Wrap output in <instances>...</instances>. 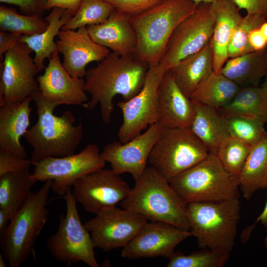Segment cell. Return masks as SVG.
I'll return each instance as SVG.
<instances>
[{
	"mask_svg": "<svg viewBox=\"0 0 267 267\" xmlns=\"http://www.w3.org/2000/svg\"><path fill=\"white\" fill-rule=\"evenodd\" d=\"M148 68L134 55L110 52L96 67L87 70L84 89L91 98L85 108L91 110L99 104L101 119L108 124L114 109V97L121 95L127 101L137 94L143 86Z\"/></svg>",
	"mask_w": 267,
	"mask_h": 267,
	"instance_id": "6da1fadb",
	"label": "cell"
},
{
	"mask_svg": "<svg viewBox=\"0 0 267 267\" xmlns=\"http://www.w3.org/2000/svg\"><path fill=\"white\" fill-rule=\"evenodd\" d=\"M31 96L36 103L38 119L23 136L33 148L32 165L48 157L74 154L83 139L82 124L75 125V117L69 111L60 116L55 115L53 111L59 105L45 100L40 90Z\"/></svg>",
	"mask_w": 267,
	"mask_h": 267,
	"instance_id": "7a4b0ae2",
	"label": "cell"
},
{
	"mask_svg": "<svg viewBox=\"0 0 267 267\" xmlns=\"http://www.w3.org/2000/svg\"><path fill=\"white\" fill-rule=\"evenodd\" d=\"M196 6L192 0H164L131 17L137 37L134 56L149 67L159 64L173 32Z\"/></svg>",
	"mask_w": 267,
	"mask_h": 267,
	"instance_id": "3957f363",
	"label": "cell"
},
{
	"mask_svg": "<svg viewBox=\"0 0 267 267\" xmlns=\"http://www.w3.org/2000/svg\"><path fill=\"white\" fill-rule=\"evenodd\" d=\"M186 204L168 182L151 166L147 167L128 196L121 202L124 209L148 221L163 222L190 230Z\"/></svg>",
	"mask_w": 267,
	"mask_h": 267,
	"instance_id": "277c9868",
	"label": "cell"
},
{
	"mask_svg": "<svg viewBox=\"0 0 267 267\" xmlns=\"http://www.w3.org/2000/svg\"><path fill=\"white\" fill-rule=\"evenodd\" d=\"M241 208L239 198L188 203L187 218L198 246L230 253L235 245Z\"/></svg>",
	"mask_w": 267,
	"mask_h": 267,
	"instance_id": "5b68a950",
	"label": "cell"
},
{
	"mask_svg": "<svg viewBox=\"0 0 267 267\" xmlns=\"http://www.w3.org/2000/svg\"><path fill=\"white\" fill-rule=\"evenodd\" d=\"M52 180L31 192L23 207L10 219L0 235L2 254L10 267H19L33 252L35 242L49 216L47 208Z\"/></svg>",
	"mask_w": 267,
	"mask_h": 267,
	"instance_id": "8992f818",
	"label": "cell"
},
{
	"mask_svg": "<svg viewBox=\"0 0 267 267\" xmlns=\"http://www.w3.org/2000/svg\"><path fill=\"white\" fill-rule=\"evenodd\" d=\"M170 183L186 204L240 197L238 177L226 170L216 155L210 153L174 177Z\"/></svg>",
	"mask_w": 267,
	"mask_h": 267,
	"instance_id": "52a82bcc",
	"label": "cell"
},
{
	"mask_svg": "<svg viewBox=\"0 0 267 267\" xmlns=\"http://www.w3.org/2000/svg\"><path fill=\"white\" fill-rule=\"evenodd\" d=\"M209 154L206 146L189 128H164L148 162L170 182Z\"/></svg>",
	"mask_w": 267,
	"mask_h": 267,
	"instance_id": "ba28073f",
	"label": "cell"
},
{
	"mask_svg": "<svg viewBox=\"0 0 267 267\" xmlns=\"http://www.w3.org/2000/svg\"><path fill=\"white\" fill-rule=\"evenodd\" d=\"M63 196L66 212L60 215L57 230L47 240L48 251L56 260L68 267L83 262L90 267H99L91 235L81 223L77 201L70 188Z\"/></svg>",
	"mask_w": 267,
	"mask_h": 267,
	"instance_id": "9c48e42d",
	"label": "cell"
},
{
	"mask_svg": "<svg viewBox=\"0 0 267 267\" xmlns=\"http://www.w3.org/2000/svg\"><path fill=\"white\" fill-rule=\"evenodd\" d=\"M105 162L98 146L89 144L78 154L48 157L33 164L31 177L36 181L52 180L51 190L64 196L78 179L104 168Z\"/></svg>",
	"mask_w": 267,
	"mask_h": 267,
	"instance_id": "30bf717a",
	"label": "cell"
},
{
	"mask_svg": "<svg viewBox=\"0 0 267 267\" xmlns=\"http://www.w3.org/2000/svg\"><path fill=\"white\" fill-rule=\"evenodd\" d=\"M167 70L161 63L149 66L139 92L129 100L118 102L123 115V123L117 134L121 142L129 141L148 126L158 122V88Z\"/></svg>",
	"mask_w": 267,
	"mask_h": 267,
	"instance_id": "8fae6325",
	"label": "cell"
},
{
	"mask_svg": "<svg viewBox=\"0 0 267 267\" xmlns=\"http://www.w3.org/2000/svg\"><path fill=\"white\" fill-rule=\"evenodd\" d=\"M215 15L212 4L201 2L182 20L171 36L160 63L169 70L203 48L212 39Z\"/></svg>",
	"mask_w": 267,
	"mask_h": 267,
	"instance_id": "7c38bea8",
	"label": "cell"
},
{
	"mask_svg": "<svg viewBox=\"0 0 267 267\" xmlns=\"http://www.w3.org/2000/svg\"><path fill=\"white\" fill-rule=\"evenodd\" d=\"M33 50L21 41L13 45L0 62V107L23 102L39 90V73L31 56Z\"/></svg>",
	"mask_w": 267,
	"mask_h": 267,
	"instance_id": "4fadbf2b",
	"label": "cell"
},
{
	"mask_svg": "<svg viewBox=\"0 0 267 267\" xmlns=\"http://www.w3.org/2000/svg\"><path fill=\"white\" fill-rule=\"evenodd\" d=\"M73 186L72 192L76 201L86 211L95 215L115 207L131 190L120 175L104 168L81 177Z\"/></svg>",
	"mask_w": 267,
	"mask_h": 267,
	"instance_id": "5bb4252c",
	"label": "cell"
},
{
	"mask_svg": "<svg viewBox=\"0 0 267 267\" xmlns=\"http://www.w3.org/2000/svg\"><path fill=\"white\" fill-rule=\"evenodd\" d=\"M148 221L140 214L115 206L99 213L84 225L91 233L94 247L108 252L125 246Z\"/></svg>",
	"mask_w": 267,
	"mask_h": 267,
	"instance_id": "9a60e30c",
	"label": "cell"
},
{
	"mask_svg": "<svg viewBox=\"0 0 267 267\" xmlns=\"http://www.w3.org/2000/svg\"><path fill=\"white\" fill-rule=\"evenodd\" d=\"M163 129L159 122L151 125L144 133L126 143L113 141L106 144L100 155L116 173H130L136 181L147 167L149 155Z\"/></svg>",
	"mask_w": 267,
	"mask_h": 267,
	"instance_id": "2e32d148",
	"label": "cell"
},
{
	"mask_svg": "<svg viewBox=\"0 0 267 267\" xmlns=\"http://www.w3.org/2000/svg\"><path fill=\"white\" fill-rule=\"evenodd\" d=\"M192 236L188 229L163 222H147L123 247L121 256L129 259L157 257L169 258L180 242Z\"/></svg>",
	"mask_w": 267,
	"mask_h": 267,
	"instance_id": "e0dca14e",
	"label": "cell"
},
{
	"mask_svg": "<svg viewBox=\"0 0 267 267\" xmlns=\"http://www.w3.org/2000/svg\"><path fill=\"white\" fill-rule=\"evenodd\" d=\"M57 37L58 52L63 56L62 65L73 77L83 78L89 63L100 62L110 53L108 48L92 39L87 27L75 30H61Z\"/></svg>",
	"mask_w": 267,
	"mask_h": 267,
	"instance_id": "ac0fdd59",
	"label": "cell"
},
{
	"mask_svg": "<svg viewBox=\"0 0 267 267\" xmlns=\"http://www.w3.org/2000/svg\"><path fill=\"white\" fill-rule=\"evenodd\" d=\"M48 59L44 74L37 78L41 95L59 105H81L85 108L89 100L84 89L85 80L73 77L66 71L58 52L53 53Z\"/></svg>",
	"mask_w": 267,
	"mask_h": 267,
	"instance_id": "d6986e66",
	"label": "cell"
},
{
	"mask_svg": "<svg viewBox=\"0 0 267 267\" xmlns=\"http://www.w3.org/2000/svg\"><path fill=\"white\" fill-rule=\"evenodd\" d=\"M158 121L164 128H189L195 114L192 100L186 96L168 70L158 88Z\"/></svg>",
	"mask_w": 267,
	"mask_h": 267,
	"instance_id": "ffe728a7",
	"label": "cell"
},
{
	"mask_svg": "<svg viewBox=\"0 0 267 267\" xmlns=\"http://www.w3.org/2000/svg\"><path fill=\"white\" fill-rule=\"evenodd\" d=\"M131 17L114 10L103 23L87 28L92 39L97 44L120 55H133L137 37Z\"/></svg>",
	"mask_w": 267,
	"mask_h": 267,
	"instance_id": "44dd1931",
	"label": "cell"
},
{
	"mask_svg": "<svg viewBox=\"0 0 267 267\" xmlns=\"http://www.w3.org/2000/svg\"><path fill=\"white\" fill-rule=\"evenodd\" d=\"M32 96L23 102L4 105L0 108V151L26 158L27 152L20 138L30 126Z\"/></svg>",
	"mask_w": 267,
	"mask_h": 267,
	"instance_id": "7402d4cb",
	"label": "cell"
},
{
	"mask_svg": "<svg viewBox=\"0 0 267 267\" xmlns=\"http://www.w3.org/2000/svg\"><path fill=\"white\" fill-rule=\"evenodd\" d=\"M211 4L215 15L212 38L214 71L220 73L228 59V46L231 36L243 16L233 0H216Z\"/></svg>",
	"mask_w": 267,
	"mask_h": 267,
	"instance_id": "603a6c76",
	"label": "cell"
},
{
	"mask_svg": "<svg viewBox=\"0 0 267 267\" xmlns=\"http://www.w3.org/2000/svg\"><path fill=\"white\" fill-rule=\"evenodd\" d=\"M169 70L182 91L190 98L200 84L214 71L212 39L201 50L183 58Z\"/></svg>",
	"mask_w": 267,
	"mask_h": 267,
	"instance_id": "cb8c5ba5",
	"label": "cell"
},
{
	"mask_svg": "<svg viewBox=\"0 0 267 267\" xmlns=\"http://www.w3.org/2000/svg\"><path fill=\"white\" fill-rule=\"evenodd\" d=\"M192 101L195 114L189 129L209 153L216 155L222 142L230 136L224 117L218 109Z\"/></svg>",
	"mask_w": 267,
	"mask_h": 267,
	"instance_id": "d4e9b609",
	"label": "cell"
},
{
	"mask_svg": "<svg viewBox=\"0 0 267 267\" xmlns=\"http://www.w3.org/2000/svg\"><path fill=\"white\" fill-rule=\"evenodd\" d=\"M72 16L68 10L54 7L44 18L48 22V25L44 31L31 36H22L21 41L25 43L35 53L34 61L39 72L45 68L44 65V59H49L53 53L58 52L54 38Z\"/></svg>",
	"mask_w": 267,
	"mask_h": 267,
	"instance_id": "484cf974",
	"label": "cell"
},
{
	"mask_svg": "<svg viewBox=\"0 0 267 267\" xmlns=\"http://www.w3.org/2000/svg\"><path fill=\"white\" fill-rule=\"evenodd\" d=\"M221 73L240 87L258 86L267 73V47L228 58Z\"/></svg>",
	"mask_w": 267,
	"mask_h": 267,
	"instance_id": "4316f807",
	"label": "cell"
},
{
	"mask_svg": "<svg viewBox=\"0 0 267 267\" xmlns=\"http://www.w3.org/2000/svg\"><path fill=\"white\" fill-rule=\"evenodd\" d=\"M238 178L246 200L259 189L267 188V136L252 146Z\"/></svg>",
	"mask_w": 267,
	"mask_h": 267,
	"instance_id": "83f0119b",
	"label": "cell"
},
{
	"mask_svg": "<svg viewBox=\"0 0 267 267\" xmlns=\"http://www.w3.org/2000/svg\"><path fill=\"white\" fill-rule=\"evenodd\" d=\"M36 182L30 168L0 176V209L7 211L10 219L24 205Z\"/></svg>",
	"mask_w": 267,
	"mask_h": 267,
	"instance_id": "f1b7e54d",
	"label": "cell"
},
{
	"mask_svg": "<svg viewBox=\"0 0 267 267\" xmlns=\"http://www.w3.org/2000/svg\"><path fill=\"white\" fill-rule=\"evenodd\" d=\"M240 87L227 77L214 71L200 84L190 98L207 106L219 109L229 104Z\"/></svg>",
	"mask_w": 267,
	"mask_h": 267,
	"instance_id": "f546056e",
	"label": "cell"
},
{
	"mask_svg": "<svg viewBox=\"0 0 267 267\" xmlns=\"http://www.w3.org/2000/svg\"><path fill=\"white\" fill-rule=\"evenodd\" d=\"M217 109L223 116H248L267 124V92L262 87H241L229 104Z\"/></svg>",
	"mask_w": 267,
	"mask_h": 267,
	"instance_id": "4dcf8cb0",
	"label": "cell"
},
{
	"mask_svg": "<svg viewBox=\"0 0 267 267\" xmlns=\"http://www.w3.org/2000/svg\"><path fill=\"white\" fill-rule=\"evenodd\" d=\"M48 25L41 16L19 14L12 7L0 5V30L31 36L44 31Z\"/></svg>",
	"mask_w": 267,
	"mask_h": 267,
	"instance_id": "1f68e13d",
	"label": "cell"
},
{
	"mask_svg": "<svg viewBox=\"0 0 267 267\" xmlns=\"http://www.w3.org/2000/svg\"><path fill=\"white\" fill-rule=\"evenodd\" d=\"M114 10L111 4L103 0H81L77 12L61 30H75L81 27L101 24Z\"/></svg>",
	"mask_w": 267,
	"mask_h": 267,
	"instance_id": "d6a6232c",
	"label": "cell"
},
{
	"mask_svg": "<svg viewBox=\"0 0 267 267\" xmlns=\"http://www.w3.org/2000/svg\"><path fill=\"white\" fill-rule=\"evenodd\" d=\"M223 116L230 136L252 146L267 136L265 124L260 120L241 115Z\"/></svg>",
	"mask_w": 267,
	"mask_h": 267,
	"instance_id": "836d02e7",
	"label": "cell"
},
{
	"mask_svg": "<svg viewBox=\"0 0 267 267\" xmlns=\"http://www.w3.org/2000/svg\"><path fill=\"white\" fill-rule=\"evenodd\" d=\"M229 252L201 249L189 255L174 252L169 259L167 267H222L230 258Z\"/></svg>",
	"mask_w": 267,
	"mask_h": 267,
	"instance_id": "e575fe53",
	"label": "cell"
},
{
	"mask_svg": "<svg viewBox=\"0 0 267 267\" xmlns=\"http://www.w3.org/2000/svg\"><path fill=\"white\" fill-rule=\"evenodd\" d=\"M252 146L230 136L222 142L216 156L226 170L238 177Z\"/></svg>",
	"mask_w": 267,
	"mask_h": 267,
	"instance_id": "d590c367",
	"label": "cell"
},
{
	"mask_svg": "<svg viewBox=\"0 0 267 267\" xmlns=\"http://www.w3.org/2000/svg\"><path fill=\"white\" fill-rule=\"evenodd\" d=\"M267 21V19L259 15L247 14L243 16L231 36L228 46V58L254 51L249 41L250 33Z\"/></svg>",
	"mask_w": 267,
	"mask_h": 267,
	"instance_id": "8d00e7d4",
	"label": "cell"
},
{
	"mask_svg": "<svg viewBox=\"0 0 267 267\" xmlns=\"http://www.w3.org/2000/svg\"><path fill=\"white\" fill-rule=\"evenodd\" d=\"M120 12L134 16L142 13L164 0H103Z\"/></svg>",
	"mask_w": 267,
	"mask_h": 267,
	"instance_id": "74e56055",
	"label": "cell"
},
{
	"mask_svg": "<svg viewBox=\"0 0 267 267\" xmlns=\"http://www.w3.org/2000/svg\"><path fill=\"white\" fill-rule=\"evenodd\" d=\"M31 165V160L6 151H0V176L30 168Z\"/></svg>",
	"mask_w": 267,
	"mask_h": 267,
	"instance_id": "f35d334b",
	"label": "cell"
},
{
	"mask_svg": "<svg viewBox=\"0 0 267 267\" xmlns=\"http://www.w3.org/2000/svg\"><path fill=\"white\" fill-rule=\"evenodd\" d=\"M0 2L16 5L21 13L29 16L42 17L46 10V0H0Z\"/></svg>",
	"mask_w": 267,
	"mask_h": 267,
	"instance_id": "ab89813d",
	"label": "cell"
},
{
	"mask_svg": "<svg viewBox=\"0 0 267 267\" xmlns=\"http://www.w3.org/2000/svg\"><path fill=\"white\" fill-rule=\"evenodd\" d=\"M240 9L247 14L262 16L267 19V0H233Z\"/></svg>",
	"mask_w": 267,
	"mask_h": 267,
	"instance_id": "60d3db41",
	"label": "cell"
},
{
	"mask_svg": "<svg viewBox=\"0 0 267 267\" xmlns=\"http://www.w3.org/2000/svg\"><path fill=\"white\" fill-rule=\"evenodd\" d=\"M81 0H46L45 9L50 10L54 7L65 9L72 15H74L77 12Z\"/></svg>",
	"mask_w": 267,
	"mask_h": 267,
	"instance_id": "b9f144b4",
	"label": "cell"
},
{
	"mask_svg": "<svg viewBox=\"0 0 267 267\" xmlns=\"http://www.w3.org/2000/svg\"><path fill=\"white\" fill-rule=\"evenodd\" d=\"M22 35L17 34L0 32V58L2 61L4 58V54L13 45L21 41ZM1 62V61H0Z\"/></svg>",
	"mask_w": 267,
	"mask_h": 267,
	"instance_id": "7bdbcfd3",
	"label": "cell"
},
{
	"mask_svg": "<svg viewBox=\"0 0 267 267\" xmlns=\"http://www.w3.org/2000/svg\"><path fill=\"white\" fill-rule=\"evenodd\" d=\"M249 41L254 51L263 50L267 47V39L262 33L259 28L250 32Z\"/></svg>",
	"mask_w": 267,
	"mask_h": 267,
	"instance_id": "ee69618b",
	"label": "cell"
},
{
	"mask_svg": "<svg viewBox=\"0 0 267 267\" xmlns=\"http://www.w3.org/2000/svg\"><path fill=\"white\" fill-rule=\"evenodd\" d=\"M10 220L8 213L5 210L0 209V235H1L6 229L8 222Z\"/></svg>",
	"mask_w": 267,
	"mask_h": 267,
	"instance_id": "f6af8a7d",
	"label": "cell"
},
{
	"mask_svg": "<svg viewBox=\"0 0 267 267\" xmlns=\"http://www.w3.org/2000/svg\"><path fill=\"white\" fill-rule=\"evenodd\" d=\"M259 222H261L266 227H267V199L263 211L257 217L254 224L256 225Z\"/></svg>",
	"mask_w": 267,
	"mask_h": 267,
	"instance_id": "bcb514c9",
	"label": "cell"
},
{
	"mask_svg": "<svg viewBox=\"0 0 267 267\" xmlns=\"http://www.w3.org/2000/svg\"><path fill=\"white\" fill-rule=\"evenodd\" d=\"M259 28L262 33L267 39V21L263 23Z\"/></svg>",
	"mask_w": 267,
	"mask_h": 267,
	"instance_id": "7dc6e473",
	"label": "cell"
},
{
	"mask_svg": "<svg viewBox=\"0 0 267 267\" xmlns=\"http://www.w3.org/2000/svg\"><path fill=\"white\" fill-rule=\"evenodd\" d=\"M196 4H197L201 2H204V3H212L214 1H215L216 0H192Z\"/></svg>",
	"mask_w": 267,
	"mask_h": 267,
	"instance_id": "c3c4849f",
	"label": "cell"
},
{
	"mask_svg": "<svg viewBox=\"0 0 267 267\" xmlns=\"http://www.w3.org/2000/svg\"><path fill=\"white\" fill-rule=\"evenodd\" d=\"M4 256L2 253H0V267H5L6 265L4 261Z\"/></svg>",
	"mask_w": 267,
	"mask_h": 267,
	"instance_id": "681fc988",
	"label": "cell"
},
{
	"mask_svg": "<svg viewBox=\"0 0 267 267\" xmlns=\"http://www.w3.org/2000/svg\"><path fill=\"white\" fill-rule=\"evenodd\" d=\"M261 87L267 92V73L265 77V80Z\"/></svg>",
	"mask_w": 267,
	"mask_h": 267,
	"instance_id": "f907efd6",
	"label": "cell"
},
{
	"mask_svg": "<svg viewBox=\"0 0 267 267\" xmlns=\"http://www.w3.org/2000/svg\"><path fill=\"white\" fill-rule=\"evenodd\" d=\"M264 246L266 249L267 250V236H266L264 240Z\"/></svg>",
	"mask_w": 267,
	"mask_h": 267,
	"instance_id": "816d5d0a",
	"label": "cell"
}]
</instances>
